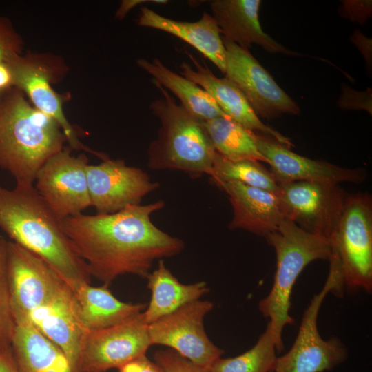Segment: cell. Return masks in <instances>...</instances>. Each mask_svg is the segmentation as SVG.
I'll use <instances>...</instances> for the list:
<instances>
[{"instance_id": "52a82bcc", "label": "cell", "mask_w": 372, "mask_h": 372, "mask_svg": "<svg viewBox=\"0 0 372 372\" xmlns=\"http://www.w3.org/2000/svg\"><path fill=\"white\" fill-rule=\"evenodd\" d=\"M329 271L321 291L315 294L305 309L299 331L289 351L277 357L273 372H324L331 371L348 357L345 345L337 338L323 340L317 328V319L326 296L332 292L341 296L343 282L337 256L331 253L329 258Z\"/></svg>"}, {"instance_id": "6da1fadb", "label": "cell", "mask_w": 372, "mask_h": 372, "mask_svg": "<svg viewBox=\"0 0 372 372\" xmlns=\"http://www.w3.org/2000/svg\"><path fill=\"white\" fill-rule=\"evenodd\" d=\"M163 200L132 205L113 214H80L61 220V227L93 276L110 285L119 276L146 278L156 260L184 249L182 240L158 228L151 215Z\"/></svg>"}, {"instance_id": "8992f818", "label": "cell", "mask_w": 372, "mask_h": 372, "mask_svg": "<svg viewBox=\"0 0 372 372\" xmlns=\"http://www.w3.org/2000/svg\"><path fill=\"white\" fill-rule=\"evenodd\" d=\"M276 254V271L269 294L258 303V309L269 324L278 352L282 351V331L293 323L289 316L293 285L304 267L316 260H329V240L311 234L285 218L266 238Z\"/></svg>"}, {"instance_id": "d590c367", "label": "cell", "mask_w": 372, "mask_h": 372, "mask_svg": "<svg viewBox=\"0 0 372 372\" xmlns=\"http://www.w3.org/2000/svg\"><path fill=\"white\" fill-rule=\"evenodd\" d=\"M12 72L7 63H0V93L14 87Z\"/></svg>"}, {"instance_id": "8fae6325", "label": "cell", "mask_w": 372, "mask_h": 372, "mask_svg": "<svg viewBox=\"0 0 372 372\" xmlns=\"http://www.w3.org/2000/svg\"><path fill=\"white\" fill-rule=\"evenodd\" d=\"M213 307L210 301L198 300L147 324L151 344L168 347L207 370L224 353L208 338L204 328V318Z\"/></svg>"}, {"instance_id": "ac0fdd59", "label": "cell", "mask_w": 372, "mask_h": 372, "mask_svg": "<svg viewBox=\"0 0 372 372\" xmlns=\"http://www.w3.org/2000/svg\"><path fill=\"white\" fill-rule=\"evenodd\" d=\"M216 186L229 196L233 207L231 230L241 229L266 238L285 218L275 192L236 181Z\"/></svg>"}, {"instance_id": "7402d4cb", "label": "cell", "mask_w": 372, "mask_h": 372, "mask_svg": "<svg viewBox=\"0 0 372 372\" xmlns=\"http://www.w3.org/2000/svg\"><path fill=\"white\" fill-rule=\"evenodd\" d=\"M151 299L143 317L147 324L175 311L181 307L199 298L209 292L205 282L185 285L180 282L165 266L158 260L157 268L146 278Z\"/></svg>"}, {"instance_id": "ffe728a7", "label": "cell", "mask_w": 372, "mask_h": 372, "mask_svg": "<svg viewBox=\"0 0 372 372\" xmlns=\"http://www.w3.org/2000/svg\"><path fill=\"white\" fill-rule=\"evenodd\" d=\"M138 25L172 34L196 49L223 73L226 68V50L220 30L212 15L204 12L195 22L176 21L143 7Z\"/></svg>"}, {"instance_id": "83f0119b", "label": "cell", "mask_w": 372, "mask_h": 372, "mask_svg": "<svg viewBox=\"0 0 372 372\" xmlns=\"http://www.w3.org/2000/svg\"><path fill=\"white\" fill-rule=\"evenodd\" d=\"M8 241L0 236V355L11 347L15 328L12 316L8 274Z\"/></svg>"}, {"instance_id": "7a4b0ae2", "label": "cell", "mask_w": 372, "mask_h": 372, "mask_svg": "<svg viewBox=\"0 0 372 372\" xmlns=\"http://www.w3.org/2000/svg\"><path fill=\"white\" fill-rule=\"evenodd\" d=\"M8 274L15 324L30 325L59 346L75 372L83 336L74 290L41 258L8 241Z\"/></svg>"}, {"instance_id": "f546056e", "label": "cell", "mask_w": 372, "mask_h": 372, "mask_svg": "<svg viewBox=\"0 0 372 372\" xmlns=\"http://www.w3.org/2000/svg\"><path fill=\"white\" fill-rule=\"evenodd\" d=\"M154 359L163 372H208L171 349L156 351Z\"/></svg>"}, {"instance_id": "4dcf8cb0", "label": "cell", "mask_w": 372, "mask_h": 372, "mask_svg": "<svg viewBox=\"0 0 372 372\" xmlns=\"http://www.w3.org/2000/svg\"><path fill=\"white\" fill-rule=\"evenodd\" d=\"M338 105L342 109L366 110L371 114V90L368 89L366 92H356L344 85Z\"/></svg>"}, {"instance_id": "d6986e66", "label": "cell", "mask_w": 372, "mask_h": 372, "mask_svg": "<svg viewBox=\"0 0 372 372\" xmlns=\"http://www.w3.org/2000/svg\"><path fill=\"white\" fill-rule=\"evenodd\" d=\"M209 3L223 37L247 50L256 44L269 53L298 55L263 31L259 21L260 0H213Z\"/></svg>"}, {"instance_id": "484cf974", "label": "cell", "mask_w": 372, "mask_h": 372, "mask_svg": "<svg viewBox=\"0 0 372 372\" xmlns=\"http://www.w3.org/2000/svg\"><path fill=\"white\" fill-rule=\"evenodd\" d=\"M210 177L215 185L224 182L236 181L275 193L278 188L271 172L259 161H233L217 152L214 158Z\"/></svg>"}, {"instance_id": "cb8c5ba5", "label": "cell", "mask_w": 372, "mask_h": 372, "mask_svg": "<svg viewBox=\"0 0 372 372\" xmlns=\"http://www.w3.org/2000/svg\"><path fill=\"white\" fill-rule=\"evenodd\" d=\"M136 64L153 77L152 82L172 92L179 99L180 105L198 120L206 121L228 117L204 90L167 68L158 59L150 61L140 58Z\"/></svg>"}, {"instance_id": "836d02e7", "label": "cell", "mask_w": 372, "mask_h": 372, "mask_svg": "<svg viewBox=\"0 0 372 372\" xmlns=\"http://www.w3.org/2000/svg\"><path fill=\"white\" fill-rule=\"evenodd\" d=\"M351 42L360 50L362 54L368 68H371L372 60V48H371V39H369L364 36L358 30H355L351 37Z\"/></svg>"}, {"instance_id": "4fadbf2b", "label": "cell", "mask_w": 372, "mask_h": 372, "mask_svg": "<svg viewBox=\"0 0 372 372\" xmlns=\"http://www.w3.org/2000/svg\"><path fill=\"white\" fill-rule=\"evenodd\" d=\"M65 147L49 158L35 178L34 188L59 220L82 214L92 206L87 179V156L71 154Z\"/></svg>"}, {"instance_id": "e0dca14e", "label": "cell", "mask_w": 372, "mask_h": 372, "mask_svg": "<svg viewBox=\"0 0 372 372\" xmlns=\"http://www.w3.org/2000/svg\"><path fill=\"white\" fill-rule=\"evenodd\" d=\"M196 70L187 63L180 65V74L197 84L216 102L231 120L251 132L258 131L290 149L291 140L276 130L265 125L249 105L239 89L227 78H218L205 65H201L186 52Z\"/></svg>"}, {"instance_id": "5b68a950", "label": "cell", "mask_w": 372, "mask_h": 372, "mask_svg": "<svg viewBox=\"0 0 372 372\" xmlns=\"http://www.w3.org/2000/svg\"><path fill=\"white\" fill-rule=\"evenodd\" d=\"M163 97L151 102L152 113L161 121L157 138L147 150L152 169H176L197 178L211 175L216 152L203 123L155 82Z\"/></svg>"}, {"instance_id": "603a6c76", "label": "cell", "mask_w": 372, "mask_h": 372, "mask_svg": "<svg viewBox=\"0 0 372 372\" xmlns=\"http://www.w3.org/2000/svg\"><path fill=\"white\" fill-rule=\"evenodd\" d=\"M81 323L86 331L113 327L139 315L146 304L125 302L117 299L109 286L81 287L76 292Z\"/></svg>"}, {"instance_id": "d4e9b609", "label": "cell", "mask_w": 372, "mask_h": 372, "mask_svg": "<svg viewBox=\"0 0 372 372\" xmlns=\"http://www.w3.org/2000/svg\"><path fill=\"white\" fill-rule=\"evenodd\" d=\"M202 123L217 152L233 160H254L267 163L258 151L254 132L229 117L216 118Z\"/></svg>"}, {"instance_id": "f35d334b", "label": "cell", "mask_w": 372, "mask_h": 372, "mask_svg": "<svg viewBox=\"0 0 372 372\" xmlns=\"http://www.w3.org/2000/svg\"><path fill=\"white\" fill-rule=\"evenodd\" d=\"M271 372H273V371H271Z\"/></svg>"}, {"instance_id": "4316f807", "label": "cell", "mask_w": 372, "mask_h": 372, "mask_svg": "<svg viewBox=\"0 0 372 372\" xmlns=\"http://www.w3.org/2000/svg\"><path fill=\"white\" fill-rule=\"evenodd\" d=\"M276 346L268 322L265 331L249 350L234 358L216 359L208 372H271L276 360Z\"/></svg>"}, {"instance_id": "9c48e42d", "label": "cell", "mask_w": 372, "mask_h": 372, "mask_svg": "<svg viewBox=\"0 0 372 372\" xmlns=\"http://www.w3.org/2000/svg\"><path fill=\"white\" fill-rule=\"evenodd\" d=\"M340 262L343 286L372 291V198L368 193L347 194L329 239Z\"/></svg>"}, {"instance_id": "d6a6232c", "label": "cell", "mask_w": 372, "mask_h": 372, "mask_svg": "<svg viewBox=\"0 0 372 372\" xmlns=\"http://www.w3.org/2000/svg\"><path fill=\"white\" fill-rule=\"evenodd\" d=\"M118 369V372H163L161 367L146 355L136 358Z\"/></svg>"}, {"instance_id": "2e32d148", "label": "cell", "mask_w": 372, "mask_h": 372, "mask_svg": "<svg viewBox=\"0 0 372 372\" xmlns=\"http://www.w3.org/2000/svg\"><path fill=\"white\" fill-rule=\"evenodd\" d=\"M254 140L258 151L270 165V172L278 185L301 180L335 185L360 183L366 177L364 169L344 168L300 156L262 134L254 133Z\"/></svg>"}, {"instance_id": "5bb4252c", "label": "cell", "mask_w": 372, "mask_h": 372, "mask_svg": "<svg viewBox=\"0 0 372 372\" xmlns=\"http://www.w3.org/2000/svg\"><path fill=\"white\" fill-rule=\"evenodd\" d=\"M142 313L113 327L87 331L80 348L79 372H106L145 355L152 344Z\"/></svg>"}, {"instance_id": "7c38bea8", "label": "cell", "mask_w": 372, "mask_h": 372, "mask_svg": "<svg viewBox=\"0 0 372 372\" xmlns=\"http://www.w3.org/2000/svg\"><path fill=\"white\" fill-rule=\"evenodd\" d=\"M222 38L226 50L225 77L239 89L258 117L270 120L283 114H300L296 103L249 50Z\"/></svg>"}, {"instance_id": "30bf717a", "label": "cell", "mask_w": 372, "mask_h": 372, "mask_svg": "<svg viewBox=\"0 0 372 372\" xmlns=\"http://www.w3.org/2000/svg\"><path fill=\"white\" fill-rule=\"evenodd\" d=\"M276 194L285 218L329 240L347 196L339 185L306 180L280 184Z\"/></svg>"}, {"instance_id": "ba28073f", "label": "cell", "mask_w": 372, "mask_h": 372, "mask_svg": "<svg viewBox=\"0 0 372 372\" xmlns=\"http://www.w3.org/2000/svg\"><path fill=\"white\" fill-rule=\"evenodd\" d=\"M14 86L20 90L37 110L53 118L61 127L72 150H83L103 160L105 154L92 150L79 139L75 128L65 116L64 97L53 89L69 71L64 59L50 52L28 51L7 63Z\"/></svg>"}, {"instance_id": "e575fe53", "label": "cell", "mask_w": 372, "mask_h": 372, "mask_svg": "<svg viewBox=\"0 0 372 372\" xmlns=\"http://www.w3.org/2000/svg\"><path fill=\"white\" fill-rule=\"evenodd\" d=\"M144 2H152L158 4H165L168 3L167 0H125L121 3V6L116 13V17L118 19H122L125 17L127 13L135 6Z\"/></svg>"}, {"instance_id": "8d00e7d4", "label": "cell", "mask_w": 372, "mask_h": 372, "mask_svg": "<svg viewBox=\"0 0 372 372\" xmlns=\"http://www.w3.org/2000/svg\"><path fill=\"white\" fill-rule=\"evenodd\" d=\"M0 372H18L11 347L0 355Z\"/></svg>"}, {"instance_id": "9a60e30c", "label": "cell", "mask_w": 372, "mask_h": 372, "mask_svg": "<svg viewBox=\"0 0 372 372\" xmlns=\"http://www.w3.org/2000/svg\"><path fill=\"white\" fill-rule=\"evenodd\" d=\"M87 179L91 205L97 214H113L140 205L144 196L159 187L143 169L109 158L97 165L88 164Z\"/></svg>"}, {"instance_id": "3957f363", "label": "cell", "mask_w": 372, "mask_h": 372, "mask_svg": "<svg viewBox=\"0 0 372 372\" xmlns=\"http://www.w3.org/2000/svg\"><path fill=\"white\" fill-rule=\"evenodd\" d=\"M0 228L12 242L45 260L75 292L90 284L85 262L33 185L16 184L12 189L0 185Z\"/></svg>"}, {"instance_id": "f1b7e54d", "label": "cell", "mask_w": 372, "mask_h": 372, "mask_svg": "<svg viewBox=\"0 0 372 372\" xmlns=\"http://www.w3.org/2000/svg\"><path fill=\"white\" fill-rule=\"evenodd\" d=\"M24 41L13 23L0 15V63H8L23 54Z\"/></svg>"}, {"instance_id": "1f68e13d", "label": "cell", "mask_w": 372, "mask_h": 372, "mask_svg": "<svg viewBox=\"0 0 372 372\" xmlns=\"http://www.w3.org/2000/svg\"><path fill=\"white\" fill-rule=\"evenodd\" d=\"M340 14L351 20L363 24L371 16V1H343Z\"/></svg>"}, {"instance_id": "44dd1931", "label": "cell", "mask_w": 372, "mask_h": 372, "mask_svg": "<svg viewBox=\"0 0 372 372\" xmlns=\"http://www.w3.org/2000/svg\"><path fill=\"white\" fill-rule=\"evenodd\" d=\"M11 350L18 372H75L63 351L30 325L15 324Z\"/></svg>"}, {"instance_id": "277c9868", "label": "cell", "mask_w": 372, "mask_h": 372, "mask_svg": "<svg viewBox=\"0 0 372 372\" xmlns=\"http://www.w3.org/2000/svg\"><path fill=\"white\" fill-rule=\"evenodd\" d=\"M59 125L14 87L0 94V168L19 185H33L46 161L63 149Z\"/></svg>"}, {"instance_id": "74e56055", "label": "cell", "mask_w": 372, "mask_h": 372, "mask_svg": "<svg viewBox=\"0 0 372 372\" xmlns=\"http://www.w3.org/2000/svg\"><path fill=\"white\" fill-rule=\"evenodd\" d=\"M2 94V93H0V94Z\"/></svg>"}]
</instances>
